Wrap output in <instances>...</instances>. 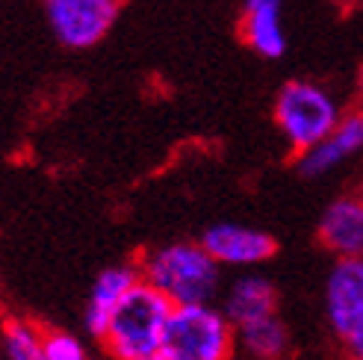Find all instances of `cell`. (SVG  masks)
Wrapping results in <instances>:
<instances>
[{"label":"cell","mask_w":363,"mask_h":360,"mask_svg":"<svg viewBox=\"0 0 363 360\" xmlns=\"http://www.w3.org/2000/svg\"><path fill=\"white\" fill-rule=\"evenodd\" d=\"M145 283L172 304H213L222 296V266L201 240H174L157 245L136 260Z\"/></svg>","instance_id":"6da1fadb"},{"label":"cell","mask_w":363,"mask_h":360,"mask_svg":"<svg viewBox=\"0 0 363 360\" xmlns=\"http://www.w3.org/2000/svg\"><path fill=\"white\" fill-rule=\"evenodd\" d=\"M201 245L213 254V260L222 269H251L275 257L278 242L272 233L248 225L219 222L201 233Z\"/></svg>","instance_id":"52a82bcc"},{"label":"cell","mask_w":363,"mask_h":360,"mask_svg":"<svg viewBox=\"0 0 363 360\" xmlns=\"http://www.w3.org/2000/svg\"><path fill=\"white\" fill-rule=\"evenodd\" d=\"M222 313L230 319L233 328H242L248 322H257L278 313V290L266 275L245 272L233 278L222 290Z\"/></svg>","instance_id":"8fae6325"},{"label":"cell","mask_w":363,"mask_h":360,"mask_svg":"<svg viewBox=\"0 0 363 360\" xmlns=\"http://www.w3.org/2000/svg\"><path fill=\"white\" fill-rule=\"evenodd\" d=\"M233 360H237V357H233Z\"/></svg>","instance_id":"ac0fdd59"},{"label":"cell","mask_w":363,"mask_h":360,"mask_svg":"<svg viewBox=\"0 0 363 360\" xmlns=\"http://www.w3.org/2000/svg\"><path fill=\"white\" fill-rule=\"evenodd\" d=\"M342 346H346V357L349 360H363V331L354 334L352 339H346Z\"/></svg>","instance_id":"2e32d148"},{"label":"cell","mask_w":363,"mask_h":360,"mask_svg":"<svg viewBox=\"0 0 363 360\" xmlns=\"http://www.w3.org/2000/svg\"><path fill=\"white\" fill-rule=\"evenodd\" d=\"M124 0H42L45 21L62 47L89 50L116 27Z\"/></svg>","instance_id":"5b68a950"},{"label":"cell","mask_w":363,"mask_h":360,"mask_svg":"<svg viewBox=\"0 0 363 360\" xmlns=\"http://www.w3.org/2000/svg\"><path fill=\"white\" fill-rule=\"evenodd\" d=\"M139 281H142V275H139V263L136 260L106 266L104 272L95 278L92 290H89L86 310H83V328H86L89 337L95 339V343H101L106 325H110V316L116 310V304L130 293Z\"/></svg>","instance_id":"9c48e42d"},{"label":"cell","mask_w":363,"mask_h":360,"mask_svg":"<svg viewBox=\"0 0 363 360\" xmlns=\"http://www.w3.org/2000/svg\"><path fill=\"white\" fill-rule=\"evenodd\" d=\"M316 237L334 257H363V198H334L322 213Z\"/></svg>","instance_id":"30bf717a"},{"label":"cell","mask_w":363,"mask_h":360,"mask_svg":"<svg viewBox=\"0 0 363 360\" xmlns=\"http://www.w3.org/2000/svg\"><path fill=\"white\" fill-rule=\"evenodd\" d=\"M237 349L245 360H284L289 351V331L281 316H266L237 328Z\"/></svg>","instance_id":"4fadbf2b"},{"label":"cell","mask_w":363,"mask_h":360,"mask_svg":"<svg viewBox=\"0 0 363 360\" xmlns=\"http://www.w3.org/2000/svg\"><path fill=\"white\" fill-rule=\"evenodd\" d=\"M340 116L342 110L337 98L325 86L311 83V80L284 83L275 95V106H272L275 128L281 130L286 148L296 157L319 145L337 128Z\"/></svg>","instance_id":"277c9868"},{"label":"cell","mask_w":363,"mask_h":360,"mask_svg":"<svg viewBox=\"0 0 363 360\" xmlns=\"http://www.w3.org/2000/svg\"><path fill=\"white\" fill-rule=\"evenodd\" d=\"M174 304L139 281L110 316L101 337V349L110 360H162V334Z\"/></svg>","instance_id":"7a4b0ae2"},{"label":"cell","mask_w":363,"mask_h":360,"mask_svg":"<svg viewBox=\"0 0 363 360\" xmlns=\"http://www.w3.org/2000/svg\"><path fill=\"white\" fill-rule=\"evenodd\" d=\"M45 328L30 319L12 316L0 325V351L4 360H42Z\"/></svg>","instance_id":"5bb4252c"},{"label":"cell","mask_w":363,"mask_h":360,"mask_svg":"<svg viewBox=\"0 0 363 360\" xmlns=\"http://www.w3.org/2000/svg\"><path fill=\"white\" fill-rule=\"evenodd\" d=\"M281 9H284V0H245L242 4L240 35L263 60H281L286 53Z\"/></svg>","instance_id":"7c38bea8"},{"label":"cell","mask_w":363,"mask_h":360,"mask_svg":"<svg viewBox=\"0 0 363 360\" xmlns=\"http://www.w3.org/2000/svg\"><path fill=\"white\" fill-rule=\"evenodd\" d=\"M325 319L340 343L363 331V257H337L325 281Z\"/></svg>","instance_id":"8992f818"},{"label":"cell","mask_w":363,"mask_h":360,"mask_svg":"<svg viewBox=\"0 0 363 360\" xmlns=\"http://www.w3.org/2000/svg\"><path fill=\"white\" fill-rule=\"evenodd\" d=\"M360 86H363V68H360Z\"/></svg>","instance_id":"e0dca14e"},{"label":"cell","mask_w":363,"mask_h":360,"mask_svg":"<svg viewBox=\"0 0 363 360\" xmlns=\"http://www.w3.org/2000/svg\"><path fill=\"white\" fill-rule=\"evenodd\" d=\"M42 360H92V357H89V349L77 334H68L60 328H45Z\"/></svg>","instance_id":"9a60e30c"},{"label":"cell","mask_w":363,"mask_h":360,"mask_svg":"<svg viewBox=\"0 0 363 360\" xmlns=\"http://www.w3.org/2000/svg\"><path fill=\"white\" fill-rule=\"evenodd\" d=\"M237 357V328L213 304H174L166 334L162 360H233Z\"/></svg>","instance_id":"3957f363"},{"label":"cell","mask_w":363,"mask_h":360,"mask_svg":"<svg viewBox=\"0 0 363 360\" xmlns=\"http://www.w3.org/2000/svg\"><path fill=\"white\" fill-rule=\"evenodd\" d=\"M363 151V110H352L340 116L337 128L325 136L319 145L296 157V169L301 177H322L340 169L346 159Z\"/></svg>","instance_id":"ba28073f"}]
</instances>
